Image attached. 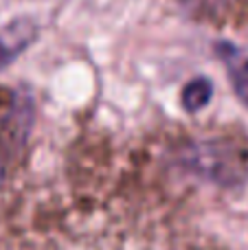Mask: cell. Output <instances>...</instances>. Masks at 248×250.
<instances>
[{
	"label": "cell",
	"mask_w": 248,
	"mask_h": 250,
	"mask_svg": "<svg viewBox=\"0 0 248 250\" xmlns=\"http://www.w3.org/2000/svg\"><path fill=\"white\" fill-rule=\"evenodd\" d=\"M185 165L220 185H235L246 176L244 151L227 141H207L189 147Z\"/></svg>",
	"instance_id": "1"
},
{
	"label": "cell",
	"mask_w": 248,
	"mask_h": 250,
	"mask_svg": "<svg viewBox=\"0 0 248 250\" xmlns=\"http://www.w3.org/2000/svg\"><path fill=\"white\" fill-rule=\"evenodd\" d=\"M31 123H33L31 97L24 92H13L7 105L0 110V187L29 136Z\"/></svg>",
	"instance_id": "2"
},
{
	"label": "cell",
	"mask_w": 248,
	"mask_h": 250,
	"mask_svg": "<svg viewBox=\"0 0 248 250\" xmlns=\"http://www.w3.org/2000/svg\"><path fill=\"white\" fill-rule=\"evenodd\" d=\"M178 2L193 20L209 24H240L248 18L246 0H178Z\"/></svg>",
	"instance_id": "3"
},
{
	"label": "cell",
	"mask_w": 248,
	"mask_h": 250,
	"mask_svg": "<svg viewBox=\"0 0 248 250\" xmlns=\"http://www.w3.org/2000/svg\"><path fill=\"white\" fill-rule=\"evenodd\" d=\"M38 38V26L31 18H18L0 31V68L9 66Z\"/></svg>",
	"instance_id": "4"
},
{
	"label": "cell",
	"mask_w": 248,
	"mask_h": 250,
	"mask_svg": "<svg viewBox=\"0 0 248 250\" xmlns=\"http://www.w3.org/2000/svg\"><path fill=\"white\" fill-rule=\"evenodd\" d=\"M213 97V86L207 77H196L183 88V108L187 112H198L202 110Z\"/></svg>",
	"instance_id": "5"
},
{
	"label": "cell",
	"mask_w": 248,
	"mask_h": 250,
	"mask_svg": "<svg viewBox=\"0 0 248 250\" xmlns=\"http://www.w3.org/2000/svg\"><path fill=\"white\" fill-rule=\"evenodd\" d=\"M233 86H235V92L242 99V104L248 108V60L242 66L233 68Z\"/></svg>",
	"instance_id": "6"
}]
</instances>
